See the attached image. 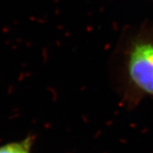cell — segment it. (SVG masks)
Here are the masks:
<instances>
[{"label":"cell","instance_id":"7a4b0ae2","mask_svg":"<svg viewBox=\"0 0 153 153\" xmlns=\"http://www.w3.org/2000/svg\"><path fill=\"white\" fill-rule=\"evenodd\" d=\"M32 143V139L27 138L19 142L6 144L0 146V153H30Z\"/></svg>","mask_w":153,"mask_h":153},{"label":"cell","instance_id":"6da1fadb","mask_svg":"<svg viewBox=\"0 0 153 153\" xmlns=\"http://www.w3.org/2000/svg\"><path fill=\"white\" fill-rule=\"evenodd\" d=\"M128 71L133 82L145 93L153 95V45L136 44L128 60Z\"/></svg>","mask_w":153,"mask_h":153}]
</instances>
